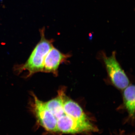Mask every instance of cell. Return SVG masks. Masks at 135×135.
Instances as JSON below:
<instances>
[{"mask_svg": "<svg viewBox=\"0 0 135 135\" xmlns=\"http://www.w3.org/2000/svg\"><path fill=\"white\" fill-rule=\"evenodd\" d=\"M41 38L32 51L29 58L23 64L17 68L19 72L27 71L28 76L38 72H43L44 62L48 53L53 47L52 40L46 39L45 36V29L40 31Z\"/></svg>", "mask_w": 135, "mask_h": 135, "instance_id": "1", "label": "cell"}, {"mask_svg": "<svg viewBox=\"0 0 135 135\" xmlns=\"http://www.w3.org/2000/svg\"><path fill=\"white\" fill-rule=\"evenodd\" d=\"M33 101L31 105L39 123L46 130L51 132H58L57 120L49 111L45 102L41 101L32 93Z\"/></svg>", "mask_w": 135, "mask_h": 135, "instance_id": "2", "label": "cell"}, {"mask_svg": "<svg viewBox=\"0 0 135 135\" xmlns=\"http://www.w3.org/2000/svg\"><path fill=\"white\" fill-rule=\"evenodd\" d=\"M104 60L110 79L114 85L120 89L129 86V81L125 72L116 60L115 52L110 57L104 56Z\"/></svg>", "mask_w": 135, "mask_h": 135, "instance_id": "3", "label": "cell"}, {"mask_svg": "<svg viewBox=\"0 0 135 135\" xmlns=\"http://www.w3.org/2000/svg\"><path fill=\"white\" fill-rule=\"evenodd\" d=\"M57 127L58 131L65 133L75 134L96 131L97 129L89 120L80 121L74 119L64 114L57 119Z\"/></svg>", "mask_w": 135, "mask_h": 135, "instance_id": "4", "label": "cell"}, {"mask_svg": "<svg viewBox=\"0 0 135 135\" xmlns=\"http://www.w3.org/2000/svg\"><path fill=\"white\" fill-rule=\"evenodd\" d=\"M67 56L53 47L48 53L44 62L43 72L56 74L59 66Z\"/></svg>", "mask_w": 135, "mask_h": 135, "instance_id": "5", "label": "cell"}, {"mask_svg": "<svg viewBox=\"0 0 135 135\" xmlns=\"http://www.w3.org/2000/svg\"><path fill=\"white\" fill-rule=\"evenodd\" d=\"M63 108L65 114L74 119L80 121L88 120L86 115L79 104L67 98L65 94L63 98Z\"/></svg>", "mask_w": 135, "mask_h": 135, "instance_id": "6", "label": "cell"}, {"mask_svg": "<svg viewBox=\"0 0 135 135\" xmlns=\"http://www.w3.org/2000/svg\"><path fill=\"white\" fill-rule=\"evenodd\" d=\"M65 94L63 90H59L56 97L45 102L47 109L55 116L57 120L65 114L63 108V98Z\"/></svg>", "mask_w": 135, "mask_h": 135, "instance_id": "7", "label": "cell"}, {"mask_svg": "<svg viewBox=\"0 0 135 135\" xmlns=\"http://www.w3.org/2000/svg\"><path fill=\"white\" fill-rule=\"evenodd\" d=\"M124 89V104L129 114L133 116H134L135 113V86L131 85Z\"/></svg>", "mask_w": 135, "mask_h": 135, "instance_id": "8", "label": "cell"}]
</instances>
